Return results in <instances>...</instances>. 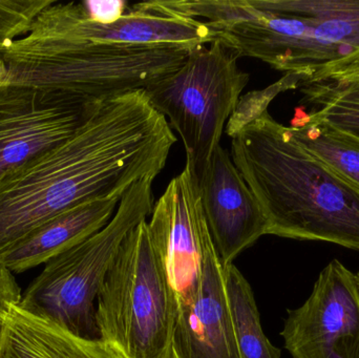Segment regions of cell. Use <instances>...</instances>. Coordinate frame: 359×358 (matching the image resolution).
Returning <instances> with one entry per match:
<instances>
[{"instance_id": "21", "label": "cell", "mask_w": 359, "mask_h": 358, "mask_svg": "<svg viewBox=\"0 0 359 358\" xmlns=\"http://www.w3.org/2000/svg\"><path fill=\"white\" fill-rule=\"evenodd\" d=\"M82 4L88 18L102 25H109L119 20L126 15L128 6V2L123 0H95L84 1Z\"/></svg>"}, {"instance_id": "6", "label": "cell", "mask_w": 359, "mask_h": 358, "mask_svg": "<svg viewBox=\"0 0 359 358\" xmlns=\"http://www.w3.org/2000/svg\"><path fill=\"white\" fill-rule=\"evenodd\" d=\"M238 55L215 39L192 48L176 69L145 88L154 109L181 137L186 161L202 174L221 142L226 122L238 106L249 75Z\"/></svg>"}, {"instance_id": "2", "label": "cell", "mask_w": 359, "mask_h": 358, "mask_svg": "<svg viewBox=\"0 0 359 358\" xmlns=\"http://www.w3.org/2000/svg\"><path fill=\"white\" fill-rule=\"evenodd\" d=\"M230 156L263 210L267 235L359 252V189L268 111L232 138Z\"/></svg>"}, {"instance_id": "18", "label": "cell", "mask_w": 359, "mask_h": 358, "mask_svg": "<svg viewBox=\"0 0 359 358\" xmlns=\"http://www.w3.org/2000/svg\"><path fill=\"white\" fill-rule=\"evenodd\" d=\"M226 296L241 358H280V350L264 333L250 284L230 264L224 268Z\"/></svg>"}, {"instance_id": "8", "label": "cell", "mask_w": 359, "mask_h": 358, "mask_svg": "<svg viewBox=\"0 0 359 358\" xmlns=\"http://www.w3.org/2000/svg\"><path fill=\"white\" fill-rule=\"evenodd\" d=\"M97 102L50 88L0 83V180L67 140Z\"/></svg>"}, {"instance_id": "4", "label": "cell", "mask_w": 359, "mask_h": 358, "mask_svg": "<svg viewBox=\"0 0 359 358\" xmlns=\"http://www.w3.org/2000/svg\"><path fill=\"white\" fill-rule=\"evenodd\" d=\"M178 305L147 221L124 240L96 303L99 338L122 358H176Z\"/></svg>"}, {"instance_id": "11", "label": "cell", "mask_w": 359, "mask_h": 358, "mask_svg": "<svg viewBox=\"0 0 359 358\" xmlns=\"http://www.w3.org/2000/svg\"><path fill=\"white\" fill-rule=\"evenodd\" d=\"M201 203L215 254L223 268L267 235L263 210L221 144L198 178Z\"/></svg>"}, {"instance_id": "3", "label": "cell", "mask_w": 359, "mask_h": 358, "mask_svg": "<svg viewBox=\"0 0 359 358\" xmlns=\"http://www.w3.org/2000/svg\"><path fill=\"white\" fill-rule=\"evenodd\" d=\"M190 50L96 42L13 43L4 83L50 88L97 102L145 90L185 61Z\"/></svg>"}, {"instance_id": "5", "label": "cell", "mask_w": 359, "mask_h": 358, "mask_svg": "<svg viewBox=\"0 0 359 358\" xmlns=\"http://www.w3.org/2000/svg\"><path fill=\"white\" fill-rule=\"evenodd\" d=\"M153 183H135L107 226L48 261L21 296L19 308L75 336L98 340L95 303L124 240L151 216Z\"/></svg>"}, {"instance_id": "14", "label": "cell", "mask_w": 359, "mask_h": 358, "mask_svg": "<svg viewBox=\"0 0 359 358\" xmlns=\"http://www.w3.org/2000/svg\"><path fill=\"white\" fill-rule=\"evenodd\" d=\"M299 88L308 120L325 122L359 140V52L303 78Z\"/></svg>"}, {"instance_id": "12", "label": "cell", "mask_w": 359, "mask_h": 358, "mask_svg": "<svg viewBox=\"0 0 359 358\" xmlns=\"http://www.w3.org/2000/svg\"><path fill=\"white\" fill-rule=\"evenodd\" d=\"M176 358H241L232 328L224 268L212 241L207 246L194 303L180 309L174 336Z\"/></svg>"}, {"instance_id": "24", "label": "cell", "mask_w": 359, "mask_h": 358, "mask_svg": "<svg viewBox=\"0 0 359 358\" xmlns=\"http://www.w3.org/2000/svg\"><path fill=\"white\" fill-rule=\"evenodd\" d=\"M356 277H358V285H359V273H358V275H356Z\"/></svg>"}, {"instance_id": "20", "label": "cell", "mask_w": 359, "mask_h": 358, "mask_svg": "<svg viewBox=\"0 0 359 358\" xmlns=\"http://www.w3.org/2000/svg\"><path fill=\"white\" fill-rule=\"evenodd\" d=\"M20 286L12 271L0 264V345L6 331V319L13 307L18 306L21 301Z\"/></svg>"}, {"instance_id": "22", "label": "cell", "mask_w": 359, "mask_h": 358, "mask_svg": "<svg viewBox=\"0 0 359 358\" xmlns=\"http://www.w3.org/2000/svg\"><path fill=\"white\" fill-rule=\"evenodd\" d=\"M0 74H6V64H4V59H2V57H0Z\"/></svg>"}, {"instance_id": "19", "label": "cell", "mask_w": 359, "mask_h": 358, "mask_svg": "<svg viewBox=\"0 0 359 358\" xmlns=\"http://www.w3.org/2000/svg\"><path fill=\"white\" fill-rule=\"evenodd\" d=\"M54 0H0V57L25 37L36 17Z\"/></svg>"}, {"instance_id": "15", "label": "cell", "mask_w": 359, "mask_h": 358, "mask_svg": "<svg viewBox=\"0 0 359 358\" xmlns=\"http://www.w3.org/2000/svg\"><path fill=\"white\" fill-rule=\"evenodd\" d=\"M0 358H122L102 340H88L14 306L6 319Z\"/></svg>"}, {"instance_id": "7", "label": "cell", "mask_w": 359, "mask_h": 358, "mask_svg": "<svg viewBox=\"0 0 359 358\" xmlns=\"http://www.w3.org/2000/svg\"><path fill=\"white\" fill-rule=\"evenodd\" d=\"M208 23L180 15L160 14L133 8L109 25L86 16L82 2L54 1L42 11L19 46L55 42L88 41L132 46H176L192 48L215 41Z\"/></svg>"}, {"instance_id": "23", "label": "cell", "mask_w": 359, "mask_h": 358, "mask_svg": "<svg viewBox=\"0 0 359 358\" xmlns=\"http://www.w3.org/2000/svg\"><path fill=\"white\" fill-rule=\"evenodd\" d=\"M6 74H0V83H2V82L6 80Z\"/></svg>"}, {"instance_id": "17", "label": "cell", "mask_w": 359, "mask_h": 358, "mask_svg": "<svg viewBox=\"0 0 359 358\" xmlns=\"http://www.w3.org/2000/svg\"><path fill=\"white\" fill-rule=\"evenodd\" d=\"M304 149L359 189V140L325 122L310 121L297 107L289 126Z\"/></svg>"}, {"instance_id": "9", "label": "cell", "mask_w": 359, "mask_h": 358, "mask_svg": "<svg viewBox=\"0 0 359 358\" xmlns=\"http://www.w3.org/2000/svg\"><path fill=\"white\" fill-rule=\"evenodd\" d=\"M149 235L159 256L178 311L194 303L200 288L203 262L211 242L201 203L196 172L186 161L151 212Z\"/></svg>"}, {"instance_id": "10", "label": "cell", "mask_w": 359, "mask_h": 358, "mask_svg": "<svg viewBox=\"0 0 359 358\" xmlns=\"http://www.w3.org/2000/svg\"><path fill=\"white\" fill-rule=\"evenodd\" d=\"M293 358H359L358 277L334 260L307 302L288 311L280 332Z\"/></svg>"}, {"instance_id": "1", "label": "cell", "mask_w": 359, "mask_h": 358, "mask_svg": "<svg viewBox=\"0 0 359 358\" xmlns=\"http://www.w3.org/2000/svg\"><path fill=\"white\" fill-rule=\"evenodd\" d=\"M176 142L144 90L99 101L67 140L0 180V259L74 206L155 181Z\"/></svg>"}, {"instance_id": "13", "label": "cell", "mask_w": 359, "mask_h": 358, "mask_svg": "<svg viewBox=\"0 0 359 358\" xmlns=\"http://www.w3.org/2000/svg\"><path fill=\"white\" fill-rule=\"evenodd\" d=\"M121 199H97L83 202L50 219L12 252L0 259V264L13 273H22L74 246L86 241L107 226Z\"/></svg>"}, {"instance_id": "16", "label": "cell", "mask_w": 359, "mask_h": 358, "mask_svg": "<svg viewBox=\"0 0 359 358\" xmlns=\"http://www.w3.org/2000/svg\"><path fill=\"white\" fill-rule=\"evenodd\" d=\"M255 10L305 17L323 46L343 57L359 52V0H248Z\"/></svg>"}]
</instances>
